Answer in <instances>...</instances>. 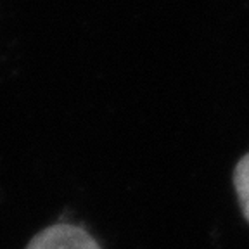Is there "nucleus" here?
I'll return each mask as SVG.
<instances>
[{"label": "nucleus", "instance_id": "f257e3e1", "mask_svg": "<svg viewBox=\"0 0 249 249\" xmlns=\"http://www.w3.org/2000/svg\"><path fill=\"white\" fill-rule=\"evenodd\" d=\"M26 249H101L95 239L82 227L57 223L47 227L28 242Z\"/></svg>", "mask_w": 249, "mask_h": 249}, {"label": "nucleus", "instance_id": "f03ea898", "mask_svg": "<svg viewBox=\"0 0 249 249\" xmlns=\"http://www.w3.org/2000/svg\"><path fill=\"white\" fill-rule=\"evenodd\" d=\"M233 187L237 192L244 218L249 222V154H246L233 170Z\"/></svg>", "mask_w": 249, "mask_h": 249}]
</instances>
